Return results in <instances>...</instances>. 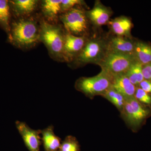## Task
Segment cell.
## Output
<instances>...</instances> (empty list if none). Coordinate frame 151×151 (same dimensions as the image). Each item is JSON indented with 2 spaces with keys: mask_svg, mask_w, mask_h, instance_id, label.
I'll return each instance as SVG.
<instances>
[{
  "mask_svg": "<svg viewBox=\"0 0 151 151\" xmlns=\"http://www.w3.org/2000/svg\"><path fill=\"white\" fill-rule=\"evenodd\" d=\"M108 24L114 35L132 37L131 30L133 24L128 17L122 16L110 20Z\"/></svg>",
  "mask_w": 151,
  "mask_h": 151,
  "instance_id": "cell-12",
  "label": "cell"
},
{
  "mask_svg": "<svg viewBox=\"0 0 151 151\" xmlns=\"http://www.w3.org/2000/svg\"><path fill=\"white\" fill-rule=\"evenodd\" d=\"M80 146L75 137L68 136L61 143L59 151H80Z\"/></svg>",
  "mask_w": 151,
  "mask_h": 151,
  "instance_id": "cell-21",
  "label": "cell"
},
{
  "mask_svg": "<svg viewBox=\"0 0 151 151\" xmlns=\"http://www.w3.org/2000/svg\"><path fill=\"white\" fill-rule=\"evenodd\" d=\"M108 36L94 35L89 37L84 48L72 61L75 65H97L108 52Z\"/></svg>",
  "mask_w": 151,
  "mask_h": 151,
  "instance_id": "cell-2",
  "label": "cell"
},
{
  "mask_svg": "<svg viewBox=\"0 0 151 151\" xmlns=\"http://www.w3.org/2000/svg\"><path fill=\"white\" fill-rule=\"evenodd\" d=\"M61 20L67 32L76 36L88 35L91 23L82 9H70L62 15Z\"/></svg>",
  "mask_w": 151,
  "mask_h": 151,
  "instance_id": "cell-5",
  "label": "cell"
},
{
  "mask_svg": "<svg viewBox=\"0 0 151 151\" xmlns=\"http://www.w3.org/2000/svg\"><path fill=\"white\" fill-rule=\"evenodd\" d=\"M138 87L151 95V81L144 79L140 83Z\"/></svg>",
  "mask_w": 151,
  "mask_h": 151,
  "instance_id": "cell-25",
  "label": "cell"
},
{
  "mask_svg": "<svg viewBox=\"0 0 151 151\" xmlns=\"http://www.w3.org/2000/svg\"><path fill=\"white\" fill-rule=\"evenodd\" d=\"M142 67L143 65L141 63L136 60L125 74L136 87H138L140 83L144 80Z\"/></svg>",
  "mask_w": 151,
  "mask_h": 151,
  "instance_id": "cell-16",
  "label": "cell"
},
{
  "mask_svg": "<svg viewBox=\"0 0 151 151\" xmlns=\"http://www.w3.org/2000/svg\"><path fill=\"white\" fill-rule=\"evenodd\" d=\"M89 38L88 36H76L66 33L63 47V59L68 62H72L84 48Z\"/></svg>",
  "mask_w": 151,
  "mask_h": 151,
  "instance_id": "cell-8",
  "label": "cell"
},
{
  "mask_svg": "<svg viewBox=\"0 0 151 151\" xmlns=\"http://www.w3.org/2000/svg\"><path fill=\"white\" fill-rule=\"evenodd\" d=\"M136 60L132 55L108 52L97 65L100 66L101 70L113 78L125 75Z\"/></svg>",
  "mask_w": 151,
  "mask_h": 151,
  "instance_id": "cell-6",
  "label": "cell"
},
{
  "mask_svg": "<svg viewBox=\"0 0 151 151\" xmlns=\"http://www.w3.org/2000/svg\"><path fill=\"white\" fill-rule=\"evenodd\" d=\"M37 1L35 0H15L12 1L15 10L20 14H27L35 9Z\"/></svg>",
  "mask_w": 151,
  "mask_h": 151,
  "instance_id": "cell-18",
  "label": "cell"
},
{
  "mask_svg": "<svg viewBox=\"0 0 151 151\" xmlns=\"http://www.w3.org/2000/svg\"><path fill=\"white\" fill-rule=\"evenodd\" d=\"M41 135L45 151H59L61 139L55 134L53 126L41 130Z\"/></svg>",
  "mask_w": 151,
  "mask_h": 151,
  "instance_id": "cell-14",
  "label": "cell"
},
{
  "mask_svg": "<svg viewBox=\"0 0 151 151\" xmlns=\"http://www.w3.org/2000/svg\"><path fill=\"white\" fill-rule=\"evenodd\" d=\"M86 14L91 24L97 29L104 25L108 24L111 20L113 11L98 0L95 1L92 9L86 11Z\"/></svg>",
  "mask_w": 151,
  "mask_h": 151,
  "instance_id": "cell-10",
  "label": "cell"
},
{
  "mask_svg": "<svg viewBox=\"0 0 151 151\" xmlns=\"http://www.w3.org/2000/svg\"><path fill=\"white\" fill-rule=\"evenodd\" d=\"M111 86L125 98L134 97L137 88L125 75L113 77Z\"/></svg>",
  "mask_w": 151,
  "mask_h": 151,
  "instance_id": "cell-13",
  "label": "cell"
},
{
  "mask_svg": "<svg viewBox=\"0 0 151 151\" xmlns=\"http://www.w3.org/2000/svg\"><path fill=\"white\" fill-rule=\"evenodd\" d=\"M134 97L142 105L151 106V95L144 91L140 87H137Z\"/></svg>",
  "mask_w": 151,
  "mask_h": 151,
  "instance_id": "cell-22",
  "label": "cell"
},
{
  "mask_svg": "<svg viewBox=\"0 0 151 151\" xmlns=\"http://www.w3.org/2000/svg\"><path fill=\"white\" fill-rule=\"evenodd\" d=\"M10 39L19 47H30L40 40V29L32 19L19 20L13 23L10 32Z\"/></svg>",
  "mask_w": 151,
  "mask_h": 151,
  "instance_id": "cell-1",
  "label": "cell"
},
{
  "mask_svg": "<svg viewBox=\"0 0 151 151\" xmlns=\"http://www.w3.org/2000/svg\"><path fill=\"white\" fill-rule=\"evenodd\" d=\"M135 42L132 37L108 35V52L134 56Z\"/></svg>",
  "mask_w": 151,
  "mask_h": 151,
  "instance_id": "cell-11",
  "label": "cell"
},
{
  "mask_svg": "<svg viewBox=\"0 0 151 151\" xmlns=\"http://www.w3.org/2000/svg\"><path fill=\"white\" fill-rule=\"evenodd\" d=\"M10 7L9 1L0 0V24L6 30L10 32Z\"/></svg>",
  "mask_w": 151,
  "mask_h": 151,
  "instance_id": "cell-20",
  "label": "cell"
},
{
  "mask_svg": "<svg viewBox=\"0 0 151 151\" xmlns=\"http://www.w3.org/2000/svg\"><path fill=\"white\" fill-rule=\"evenodd\" d=\"M142 73L144 79L151 81V63L143 65Z\"/></svg>",
  "mask_w": 151,
  "mask_h": 151,
  "instance_id": "cell-24",
  "label": "cell"
},
{
  "mask_svg": "<svg viewBox=\"0 0 151 151\" xmlns=\"http://www.w3.org/2000/svg\"><path fill=\"white\" fill-rule=\"evenodd\" d=\"M61 0H45L42 2L44 13L49 18L53 19L61 11Z\"/></svg>",
  "mask_w": 151,
  "mask_h": 151,
  "instance_id": "cell-19",
  "label": "cell"
},
{
  "mask_svg": "<svg viewBox=\"0 0 151 151\" xmlns=\"http://www.w3.org/2000/svg\"><path fill=\"white\" fill-rule=\"evenodd\" d=\"M65 34L59 27L42 21L40 27V39L48 49L50 54L63 59Z\"/></svg>",
  "mask_w": 151,
  "mask_h": 151,
  "instance_id": "cell-4",
  "label": "cell"
},
{
  "mask_svg": "<svg viewBox=\"0 0 151 151\" xmlns=\"http://www.w3.org/2000/svg\"><path fill=\"white\" fill-rule=\"evenodd\" d=\"M84 1L80 0H62L61 4V11L65 12L73 8L75 6L84 4Z\"/></svg>",
  "mask_w": 151,
  "mask_h": 151,
  "instance_id": "cell-23",
  "label": "cell"
},
{
  "mask_svg": "<svg viewBox=\"0 0 151 151\" xmlns=\"http://www.w3.org/2000/svg\"><path fill=\"white\" fill-rule=\"evenodd\" d=\"M102 97L112 103L119 111L122 112L125 104L126 98L111 86L102 95Z\"/></svg>",
  "mask_w": 151,
  "mask_h": 151,
  "instance_id": "cell-17",
  "label": "cell"
},
{
  "mask_svg": "<svg viewBox=\"0 0 151 151\" xmlns=\"http://www.w3.org/2000/svg\"><path fill=\"white\" fill-rule=\"evenodd\" d=\"M16 126L29 151H40L42 143L41 130L32 129L23 122L17 121Z\"/></svg>",
  "mask_w": 151,
  "mask_h": 151,
  "instance_id": "cell-9",
  "label": "cell"
},
{
  "mask_svg": "<svg viewBox=\"0 0 151 151\" xmlns=\"http://www.w3.org/2000/svg\"><path fill=\"white\" fill-rule=\"evenodd\" d=\"M112 78L101 70L99 74L93 77L79 78L76 82L75 87L76 90L92 99L96 96H102L111 87Z\"/></svg>",
  "mask_w": 151,
  "mask_h": 151,
  "instance_id": "cell-3",
  "label": "cell"
},
{
  "mask_svg": "<svg viewBox=\"0 0 151 151\" xmlns=\"http://www.w3.org/2000/svg\"><path fill=\"white\" fill-rule=\"evenodd\" d=\"M121 113L128 126L135 130L148 118L151 112L138 102L134 96L126 98L124 108Z\"/></svg>",
  "mask_w": 151,
  "mask_h": 151,
  "instance_id": "cell-7",
  "label": "cell"
},
{
  "mask_svg": "<svg viewBox=\"0 0 151 151\" xmlns=\"http://www.w3.org/2000/svg\"><path fill=\"white\" fill-rule=\"evenodd\" d=\"M134 56L142 65L151 63V45L144 42L136 41Z\"/></svg>",
  "mask_w": 151,
  "mask_h": 151,
  "instance_id": "cell-15",
  "label": "cell"
}]
</instances>
